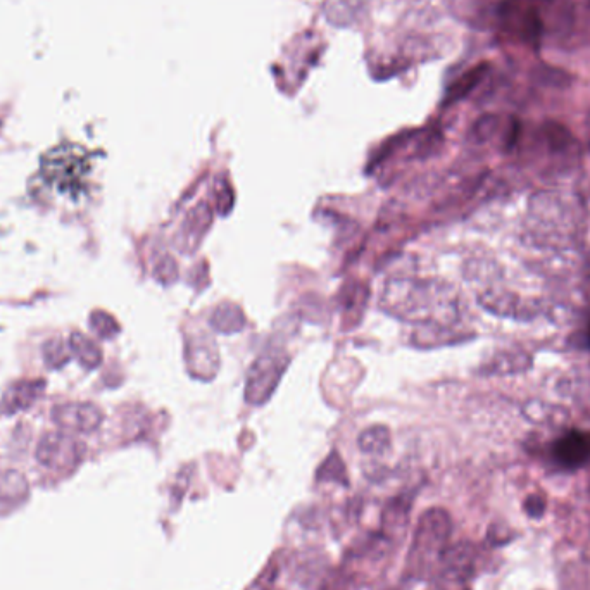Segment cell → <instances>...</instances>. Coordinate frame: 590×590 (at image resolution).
<instances>
[{"label": "cell", "instance_id": "cell-1", "mask_svg": "<svg viewBox=\"0 0 590 590\" xmlns=\"http://www.w3.org/2000/svg\"><path fill=\"white\" fill-rule=\"evenodd\" d=\"M382 308L394 318L420 325H447L456 318L454 299L440 283L390 278L382 292Z\"/></svg>", "mask_w": 590, "mask_h": 590}, {"label": "cell", "instance_id": "cell-2", "mask_svg": "<svg viewBox=\"0 0 590 590\" xmlns=\"http://www.w3.org/2000/svg\"><path fill=\"white\" fill-rule=\"evenodd\" d=\"M88 170L90 163L87 152L75 145H61L52 149L42 157L40 163L45 182L66 194H75L82 189Z\"/></svg>", "mask_w": 590, "mask_h": 590}, {"label": "cell", "instance_id": "cell-3", "mask_svg": "<svg viewBox=\"0 0 590 590\" xmlns=\"http://www.w3.org/2000/svg\"><path fill=\"white\" fill-rule=\"evenodd\" d=\"M285 368H287V359H282V356L264 354L256 359L247 375V385H245L247 402H251L254 406H261L268 401L282 380Z\"/></svg>", "mask_w": 590, "mask_h": 590}, {"label": "cell", "instance_id": "cell-4", "mask_svg": "<svg viewBox=\"0 0 590 590\" xmlns=\"http://www.w3.org/2000/svg\"><path fill=\"white\" fill-rule=\"evenodd\" d=\"M83 451V444L75 437L63 432H52L45 434L38 442L37 459L45 468L68 471L82 463Z\"/></svg>", "mask_w": 590, "mask_h": 590}, {"label": "cell", "instance_id": "cell-5", "mask_svg": "<svg viewBox=\"0 0 590 590\" xmlns=\"http://www.w3.org/2000/svg\"><path fill=\"white\" fill-rule=\"evenodd\" d=\"M52 421L66 432L90 434L101 427L104 415L92 402H68L52 409Z\"/></svg>", "mask_w": 590, "mask_h": 590}, {"label": "cell", "instance_id": "cell-6", "mask_svg": "<svg viewBox=\"0 0 590 590\" xmlns=\"http://www.w3.org/2000/svg\"><path fill=\"white\" fill-rule=\"evenodd\" d=\"M451 535V518L444 509H428L421 516L415 535V551L430 556L446 547Z\"/></svg>", "mask_w": 590, "mask_h": 590}, {"label": "cell", "instance_id": "cell-7", "mask_svg": "<svg viewBox=\"0 0 590 590\" xmlns=\"http://www.w3.org/2000/svg\"><path fill=\"white\" fill-rule=\"evenodd\" d=\"M44 380H19L14 382L0 402V415H16L32 408L44 394Z\"/></svg>", "mask_w": 590, "mask_h": 590}, {"label": "cell", "instance_id": "cell-8", "mask_svg": "<svg viewBox=\"0 0 590 590\" xmlns=\"http://www.w3.org/2000/svg\"><path fill=\"white\" fill-rule=\"evenodd\" d=\"M554 458L565 468H578L590 459V434L572 430L554 444Z\"/></svg>", "mask_w": 590, "mask_h": 590}, {"label": "cell", "instance_id": "cell-9", "mask_svg": "<svg viewBox=\"0 0 590 590\" xmlns=\"http://www.w3.org/2000/svg\"><path fill=\"white\" fill-rule=\"evenodd\" d=\"M187 363L194 375L201 378L214 377L218 370V351L214 342L206 339V335H201L199 339L189 340L187 344Z\"/></svg>", "mask_w": 590, "mask_h": 590}, {"label": "cell", "instance_id": "cell-10", "mask_svg": "<svg viewBox=\"0 0 590 590\" xmlns=\"http://www.w3.org/2000/svg\"><path fill=\"white\" fill-rule=\"evenodd\" d=\"M211 220H213V213H211L208 204L202 202L197 208L192 209L187 220L183 223L182 232L178 235L180 249L194 251L204 237V233L208 232Z\"/></svg>", "mask_w": 590, "mask_h": 590}, {"label": "cell", "instance_id": "cell-11", "mask_svg": "<svg viewBox=\"0 0 590 590\" xmlns=\"http://www.w3.org/2000/svg\"><path fill=\"white\" fill-rule=\"evenodd\" d=\"M68 342H70L71 354L80 361V365H82L85 370H95V368L101 366V347L97 346L94 340L90 339V337H87V335H83V333L80 332H73L71 333Z\"/></svg>", "mask_w": 590, "mask_h": 590}, {"label": "cell", "instance_id": "cell-12", "mask_svg": "<svg viewBox=\"0 0 590 590\" xmlns=\"http://www.w3.org/2000/svg\"><path fill=\"white\" fill-rule=\"evenodd\" d=\"M244 325V311L237 304H233V302H223L218 308L214 309L213 316H211V327L216 332H240L244 328Z\"/></svg>", "mask_w": 590, "mask_h": 590}, {"label": "cell", "instance_id": "cell-13", "mask_svg": "<svg viewBox=\"0 0 590 590\" xmlns=\"http://www.w3.org/2000/svg\"><path fill=\"white\" fill-rule=\"evenodd\" d=\"M358 446L366 454H383V452L389 451V428L383 427V425H373V427L366 428L365 432L359 435Z\"/></svg>", "mask_w": 590, "mask_h": 590}, {"label": "cell", "instance_id": "cell-14", "mask_svg": "<svg viewBox=\"0 0 590 590\" xmlns=\"http://www.w3.org/2000/svg\"><path fill=\"white\" fill-rule=\"evenodd\" d=\"M70 352L68 347L64 346L63 340H47L44 349H42L45 365L49 366V368H63L70 361Z\"/></svg>", "mask_w": 590, "mask_h": 590}, {"label": "cell", "instance_id": "cell-15", "mask_svg": "<svg viewBox=\"0 0 590 590\" xmlns=\"http://www.w3.org/2000/svg\"><path fill=\"white\" fill-rule=\"evenodd\" d=\"M90 328L97 333L101 339H113L116 333H120V325L114 320L111 314L97 309L90 314Z\"/></svg>", "mask_w": 590, "mask_h": 590}, {"label": "cell", "instance_id": "cell-16", "mask_svg": "<svg viewBox=\"0 0 590 590\" xmlns=\"http://www.w3.org/2000/svg\"><path fill=\"white\" fill-rule=\"evenodd\" d=\"M487 70H489L487 64H478V66H475L470 73H466V75L463 76L461 80H458V83L452 87V99L456 101V99L465 97L468 92H471L473 88L477 87L478 83L482 82V78H484Z\"/></svg>", "mask_w": 590, "mask_h": 590}, {"label": "cell", "instance_id": "cell-17", "mask_svg": "<svg viewBox=\"0 0 590 590\" xmlns=\"http://www.w3.org/2000/svg\"><path fill=\"white\" fill-rule=\"evenodd\" d=\"M318 478H320V480H325V482H327V480H332V482H342V484H346V466H344V461H342V458H340L337 452H332V454L328 456L327 461L321 465Z\"/></svg>", "mask_w": 590, "mask_h": 590}, {"label": "cell", "instance_id": "cell-18", "mask_svg": "<svg viewBox=\"0 0 590 590\" xmlns=\"http://www.w3.org/2000/svg\"><path fill=\"white\" fill-rule=\"evenodd\" d=\"M497 128V118L496 116H485L482 120L478 121L475 128H473V133H475V137L478 140H487L489 137H492V133Z\"/></svg>", "mask_w": 590, "mask_h": 590}, {"label": "cell", "instance_id": "cell-19", "mask_svg": "<svg viewBox=\"0 0 590 590\" xmlns=\"http://www.w3.org/2000/svg\"><path fill=\"white\" fill-rule=\"evenodd\" d=\"M525 509H527V513L530 516H540L544 513V509H546V501H544V497L534 496L528 497L527 501H525Z\"/></svg>", "mask_w": 590, "mask_h": 590}, {"label": "cell", "instance_id": "cell-20", "mask_svg": "<svg viewBox=\"0 0 590 590\" xmlns=\"http://www.w3.org/2000/svg\"><path fill=\"white\" fill-rule=\"evenodd\" d=\"M156 277L161 280L163 273H168V280H175L176 278V264L173 259L164 258L161 263H157Z\"/></svg>", "mask_w": 590, "mask_h": 590}]
</instances>
